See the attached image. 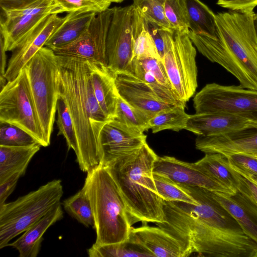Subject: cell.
Returning a JSON list of instances; mask_svg holds the SVG:
<instances>
[{
  "instance_id": "cell-1",
  "label": "cell",
  "mask_w": 257,
  "mask_h": 257,
  "mask_svg": "<svg viewBox=\"0 0 257 257\" xmlns=\"http://www.w3.org/2000/svg\"><path fill=\"white\" fill-rule=\"evenodd\" d=\"M181 185L198 203L163 200L164 221L156 223L157 226L181 241L191 254L211 257H257V244L213 197L212 191Z\"/></svg>"
},
{
  "instance_id": "cell-2",
  "label": "cell",
  "mask_w": 257,
  "mask_h": 257,
  "mask_svg": "<svg viewBox=\"0 0 257 257\" xmlns=\"http://www.w3.org/2000/svg\"><path fill=\"white\" fill-rule=\"evenodd\" d=\"M57 57L59 95L65 100L74 121L78 147L76 161L80 170L87 173L100 163V132L111 120L95 97L89 61Z\"/></svg>"
},
{
  "instance_id": "cell-3",
  "label": "cell",
  "mask_w": 257,
  "mask_h": 257,
  "mask_svg": "<svg viewBox=\"0 0 257 257\" xmlns=\"http://www.w3.org/2000/svg\"><path fill=\"white\" fill-rule=\"evenodd\" d=\"M253 10L215 14V38L188 35L198 51L233 75L242 88L257 91V34Z\"/></svg>"
},
{
  "instance_id": "cell-4",
  "label": "cell",
  "mask_w": 257,
  "mask_h": 257,
  "mask_svg": "<svg viewBox=\"0 0 257 257\" xmlns=\"http://www.w3.org/2000/svg\"><path fill=\"white\" fill-rule=\"evenodd\" d=\"M158 156L146 143L137 151L105 166L119 189L132 224L164 221L163 199L153 178Z\"/></svg>"
},
{
  "instance_id": "cell-5",
  "label": "cell",
  "mask_w": 257,
  "mask_h": 257,
  "mask_svg": "<svg viewBox=\"0 0 257 257\" xmlns=\"http://www.w3.org/2000/svg\"><path fill=\"white\" fill-rule=\"evenodd\" d=\"M82 188L93 211L95 243L103 245L126 240L133 224L123 198L107 167L99 164L89 170Z\"/></svg>"
},
{
  "instance_id": "cell-6",
  "label": "cell",
  "mask_w": 257,
  "mask_h": 257,
  "mask_svg": "<svg viewBox=\"0 0 257 257\" xmlns=\"http://www.w3.org/2000/svg\"><path fill=\"white\" fill-rule=\"evenodd\" d=\"M63 193L61 181L55 179L0 205V249L60 204Z\"/></svg>"
},
{
  "instance_id": "cell-7",
  "label": "cell",
  "mask_w": 257,
  "mask_h": 257,
  "mask_svg": "<svg viewBox=\"0 0 257 257\" xmlns=\"http://www.w3.org/2000/svg\"><path fill=\"white\" fill-rule=\"evenodd\" d=\"M25 67L38 116L49 146L59 96L57 55L51 49L44 46Z\"/></svg>"
},
{
  "instance_id": "cell-8",
  "label": "cell",
  "mask_w": 257,
  "mask_h": 257,
  "mask_svg": "<svg viewBox=\"0 0 257 257\" xmlns=\"http://www.w3.org/2000/svg\"><path fill=\"white\" fill-rule=\"evenodd\" d=\"M196 56V48L187 34L165 31L162 63L174 92L185 103L198 86Z\"/></svg>"
},
{
  "instance_id": "cell-9",
  "label": "cell",
  "mask_w": 257,
  "mask_h": 257,
  "mask_svg": "<svg viewBox=\"0 0 257 257\" xmlns=\"http://www.w3.org/2000/svg\"><path fill=\"white\" fill-rule=\"evenodd\" d=\"M0 122L17 126L31 135L42 147L49 146L36 109L25 67L1 90Z\"/></svg>"
},
{
  "instance_id": "cell-10",
  "label": "cell",
  "mask_w": 257,
  "mask_h": 257,
  "mask_svg": "<svg viewBox=\"0 0 257 257\" xmlns=\"http://www.w3.org/2000/svg\"><path fill=\"white\" fill-rule=\"evenodd\" d=\"M196 113H225L257 122V91L239 85H205L193 99Z\"/></svg>"
},
{
  "instance_id": "cell-11",
  "label": "cell",
  "mask_w": 257,
  "mask_h": 257,
  "mask_svg": "<svg viewBox=\"0 0 257 257\" xmlns=\"http://www.w3.org/2000/svg\"><path fill=\"white\" fill-rule=\"evenodd\" d=\"M114 8L97 14L83 34L72 43L52 50L58 56L107 65L106 41Z\"/></svg>"
},
{
  "instance_id": "cell-12",
  "label": "cell",
  "mask_w": 257,
  "mask_h": 257,
  "mask_svg": "<svg viewBox=\"0 0 257 257\" xmlns=\"http://www.w3.org/2000/svg\"><path fill=\"white\" fill-rule=\"evenodd\" d=\"M113 8L106 41L107 65L114 72H128L133 59V5Z\"/></svg>"
},
{
  "instance_id": "cell-13",
  "label": "cell",
  "mask_w": 257,
  "mask_h": 257,
  "mask_svg": "<svg viewBox=\"0 0 257 257\" xmlns=\"http://www.w3.org/2000/svg\"><path fill=\"white\" fill-rule=\"evenodd\" d=\"M52 0H38L23 8L1 11L0 36L6 51H13L44 19L51 15Z\"/></svg>"
},
{
  "instance_id": "cell-14",
  "label": "cell",
  "mask_w": 257,
  "mask_h": 257,
  "mask_svg": "<svg viewBox=\"0 0 257 257\" xmlns=\"http://www.w3.org/2000/svg\"><path fill=\"white\" fill-rule=\"evenodd\" d=\"M115 81L118 95L122 99L152 117L163 109L177 105H186L163 95L129 72H115Z\"/></svg>"
},
{
  "instance_id": "cell-15",
  "label": "cell",
  "mask_w": 257,
  "mask_h": 257,
  "mask_svg": "<svg viewBox=\"0 0 257 257\" xmlns=\"http://www.w3.org/2000/svg\"><path fill=\"white\" fill-rule=\"evenodd\" d=\"M65 17L51 14L44 19L13 51L5 75L8 81L15 79L27 63L64 22Z\"/></svg>"
},
{
  "instance_id": "cell-16",
  "label": "cell",
  "mask_w": 257,
  "mask_h": 257,
  "mask_svg": "<svg viewBox=\"0 0 257 257\" xmlns=\"http://www.w3.org/2000/svg\"><path fill=\"white\" fill-rule=\"evenodd\" d=\"M195 148L205 154L217 153L228 157L242 153L257 158V124L222 135L197 136Z\"/></svg>"
},
{
  "instance_id": "cell-17",
  "label": "cell",
  "mask_w": 257,
  "mask_h": 257,
  "mask_svg": "<svg viewBox=\"0 0 257 257\" xmlns=\"http://www.w3.org/2000/svg\"><path fill=\"white\" fill-rule=\"evenodd\" d=\"M153 172L164 175L180 185L229 195L236 193L203 173L193 163L183 162L174 157L158 156L154 163Z\"/></svg>"
},
{
  "instance_id": "cell-18",
  "label": "cell",
  "mask_w": 257,
  "mask_h": 257,
  "mask_svg": "<svg viewBox=\"0 0 257 257\" xmlns=\"http://www.w3.org/2000/svg\"><path fill=\"white\" fill-rule=\"evenodd\" d=\"M144 133L131 131L111 120L105 124L100 135L101 156L99 164L108 166L116 160L137 151L146 143Z\"/></svg>"
},
{
  "instance_id": "cell-19",
  "label": "cell",
  "mask_w": 257,
  "mask_h": 257,
  "mask_svg": "<svg viewBox=\"0 0 257 257\" xmlns=\"http://www.w3.org/2000/svg\"><path fill=\"white\" fill-rule=\"evenodd\" d=\"M128 237L157 257H187L191 254L179 240L159 227H132Z\"/></svg>"
},
{
  "instance_id": "cell-20",
  "label": "cell",
  "mask_w": 257,
  "mask_h": 257,
  "mask_svg": "<svg viewBox=\"0 0 257 257\" xmlns=\"http://www.w3.org/2000/svg\"><path fill=\"white\" fill-rule=\"evenodd\" d=\"M257 122L225 113L190 115L185 130L198 136H219L241 129Z\"/></svg>"
},
{
  "instance_id": "cell-21",
  "label": "cell",
  "mask_w": 257,
  "mask_h": 257,
  "mask_svg": "<svg viewBox=\"0 0 257 257\" xmlns=\"http://www.w3.org/2000/svg\"><path fill=\"white\" fill-rule=\"evenodd\" d=\"M95 97L107 117L112 120L116 113L119 97L115 84V72L107 65L89 61Z\"/></svg>"
},
{
  "instance_id": "cell-22",
  "label": "cell",
  "mask_w": 257,
  "mask_h": 257,
  "mask_svg": "<svg viewBox=\"0 0 257 257\" xmlns=\"http://www.w3.org/2000/svg\"><path fill=\"white\" fill-rule=\"evenodd\" d=\"M63 217L61 203L57 205L35 223L23 234L8 246L16 249L20 257H36L38 255L43 240V235L47 229Z\"/></svg>"
},
{
  "instance_id": "cell-23",
  "label": "cell",
  "mask_w": 257,
  "mask_h": 257,
  "mask_svg": "<svg viewBox=\"0 0 257 257\" xmlns=\"http://www.w3.org/2000/svg\"><path fill=\"white\" fill-rule=\"evenodd\" d=\"M212 194L257 244V205L239 191L233 195L216 192H212Z\"/></svg>"
},
{
  "instance_id": "cell-24",
  "label": "cell",
  "mask_w": 257,
  "mask_h": 257,
  "mask_svg": "<svg viewBox=\"0 0 257 257\" xmlns=\"http://www.w3.org/2000/svg\"><path fill=\"white\" fill-rule=\"evenodd\" d=\"M41 147L39 143L27 146H0V184L16 173L23 176Z\"/></svg>"
},
{
  "instance_id": "cell-25",
  "label": "cell",
  "mask_w": 257,
  "mask_h": 257,
  "mask_svg": "<svg viewBox=\"0 0 257 257\" xmlns=\"http://www.w3.org/2000/svg\"><path fill=\"white\" fill-rule=\"evenodd\" d=\"M96 14L79 12L68 13L64 22L51 35L45 46L53 50L72 43L86 30Z\"/></svg>"
},
{
  "instance_id": "cell-26",
  "label": "cell",
  "mask_w": 257,
  "mask_h": 257,
  "mask_svg": "<svg viewBox=\"0 0 257 257\" xmlns=\"http://www.w3.org/2000/svg\"><path fill=\"white\" fill-rule=\"evenodd\" d=\"M194 165L211 179L236 193L237 180L235 172L229 165L227 157L217 153H206Z\"/></svg>"
},
{
  "instance_id": "cell-27",
  "label": "cell",
  "mask_w": 257,
  "mask_h": 257,
  "mask_svg": "<svg viewBox=\"0 0 257 257\" xmlns=\"http://www.w3.org/2000/svg\"><path fill=\"white\" fill-rule=\"evenodd\" d=\"M132 5L133 59L151 58L161 60L155 43L146 27L144 18L139 11Z\"/></svg>"
},
{
  "instance_id": "cell-28",
  "label": "cell",
  "mask_w": 257,
  "mask_h": 257,
  "mask_svg": "<svg viewBox=\"0 0 257 257\" xmlns=\"http://www.w3.org/2000/svg\"><path fill=\"white\" fill-rule=\"evenodd\" d=\"M189 30L215 38V14L200 0H186Z\"/></svg>"
},
{
  "instance_id": "cell-29",
  "label": "cell",
  "mask_w": 257,
  "mask_h": 257,
  "mask_svg": "<svg viewBox=\"0 0 257 257\" xmlns=\"http://www.w3.org/2000/svg\"><path fill=\"white\" fill-rule=\"evenodd\" d=\"M152 118L145 112L127 103L119 96L115 115L111 121L131 131L144 133L149 129V122Z\"/></svg>"
},
{
  "instance_id": "cell-30",
  "label": "cell",
  "mask_w": 257,
  "mask_h": 257,
  "mask_svg": "<svg viewBox=\"0 0 257 257\" xmlns=\"http://www.w3.org/2000/svg\"><path fill=\"white\" fill-rule=\"evenodd\" d=\"M89 257L154 256L149 250L129 237L125 240L111 244L93 243L87 249Z\"/></svg>"
},
{
  "instance_id": "cell-31",
  "label": "cell",
  "mask_w": 257,
  "mask_h": 257,
  "mask_svg": "<svg viewBox=\"0 0 257 257\" xmlns=\"http://www.w3.org/2000/svg\"><path fill=\"white\" fill-rule=\"evenodd\" d=\"M185 106L177 105L157 112L149 121V129L154 134L166 130L179 132L185 129L190 116L185 111Z\"/></svg>"
},
{
  "instance_id": "cell-32",
  "label": "cell",
  "mask_w": 257,
  "mask_h": 257,
  "mask_svg": "<svg viewBox=\"0 0 257 257\" xmlns=\"http://www.w3.org/2000/svg\"><path fill=\"white\" fill-rule=\"evenodd\" d=\"M64 210L84 226L94 227V219L90 201L82 188L63 202Z\"/></svg>"
},
{
  "instance_id": "cell-33",
  "label": "cell",
  "mask_w": 257,
  "mask_h": 257,
  "mask_svg": "<svg viewBox=\"0 0 257 257\" xmlns=\"http://www.w3.org/2000/svg\"><path fill=\"white\" fill-rule=\"evenodd\" d=\"M153 178L157 192L163 200L192 204L198 203L185 188L168 177L153 172Z\"/></svg>"
},
{
  "instance_id": "cell-34",
  "label": "cell",
  "mask_w": 257,
  "mask_h": 257,
  "mask_svg": "<svg viewBox=\"0 0 257 257\" xmlns=\"http://www.w3.org/2000/svg\"><path fill=\"white\" fill-rule=\"evenodd\" d=\"M111 3L107 0H52L50 14L63 13H101L109 8Z\"/></svg>"
},
{
  "instance_id": "cell-35",
  "label": "cell",
  "mask_w": 257,
  "mask_h": 257,
  "mask_svg": "<svg viewBox=\"0 0 257 257\" xmlns=\"http://www.w3.org/2000/svg\"><path fill=\"white\" fill-rule=\"evenodd\" d=\"M133 5L140 12L145 21L154 23L172 33L174 30L167 19L164 6L166 0H133Z\"/></svg>"
},
{
  "instance_id": "cell-36",
  "label": "cell",
  "mask_w": 257,
  "mask_h": 257,
  "mask_svg": "<svg viewBox=\"0 0 257 257\" xmlns=\"http://www.w3.org/2000/svg\"><path fill=\"white\" fill-rule=\"evenodd\" d=\"M57 124L59 128L58 135L64 137L68 150H73L76 156L78 147L74 121L65 100L60 95L57 100Z\"/></svg>"
},
{
  "instance_id": "cell-37",
  "label": "cell",
  "mask_w": 257,
  "mask_h": 257,
  "mask_svg": "<svg viewBox=\"0 0 257 257\" xmlns=\"http://www.w3.org/2000/svg\"><path fill=\"white\" fill-rule=\"evenodd\" d=\"M165 14L175 31L188 34L189 19L186 0H166Z\"/></svg>"
},
{
  "instance_id": "cell-38",
  "label": "cell",
  "mask_w": 257,
  "mask_h": 257,
  "mask_svg": "<svg viewBox=\"0 0 257 257\" xmlns=\"http://www.w3.org/2000/svg\"><path fill=\"white\" fill-rule=\"evenodd\" d=\"M0 146H27L37 141L20 127L7 122H0Z\"/></svg>"
},
{
  "instance_id": "cell-39",
  "label": "cell",
  "mask_w": 257,
  "mask_h": 257,
  "mask_svg": "<svg viewBox=\"0 0 257 257\" xmlns=\"http://www.w3.org/2000/svg\"><path fill=\"white\" fill-rule=\"evenodd\" d=\"M229 166L235 171L245 172L257 175V158L237 153L227 157Z\"/></svg>"
},
{
  "instance_id": "cell-40",
  "label": "cell",
  "mask_w": 257,
  "mask_h": 257,
  "mask_svg": "<svg viewBox=\"0 0 257 257\" xmlns=\"http://www.w3.org/2000/svg\"><path fill=\"white\" fill-rule=\"evenodd\" d=\"M136 60L145 70L153 74L160 84L173 91L161 60L151 58Z\"/></svg>"
},
{
  "instance_id": "cell-41",
  "label": "cell",
  "mask_w": 257,
  "mask_h": 257,
  "mask_svg": "<svg viewBox=\"0 0 257 257\" xmlns=\"http://www.w3.org/2000/svg\"><path fill=\"white\" fill-rule=\"evenodd\" d=\"M235 172L237 180V191L257 205V186L236 171Z\"/></svg>"
},
{
  "instance_id": "cell-42",
  "label": "cell",
  "mask_w": 257,
  "mask_h": 257,
  "mask_svg": "<svg viewBox=\"0 0 257 257\" xmlns=\"http://www.w3.org/2000/svg\"><path fill=\"white\" fill-rule=\"evenodd\" d=\"M217 5L231 11L253 10L257 0H218Z\"/></svg>"
},
{
  "instance_id": "cell-43",
  "label": "cell",
  "mask_w": 257,
  "mask_h": 257,
  "mask_svg": "<svg viewBox=\"0 0 257 257\" xmlns=\"http://www.w3.org/2000/svg\"><path fill=\"white\" fill-rule=\"evenodd\" d=\"M145 25L162 59L164 51V32L165 31L158 25L146 21Z\"/></svg>"
},
{
  "instance_id": "cell-44",
  "label": "cell",
  "mask_w": 257,
  "mask_h": 257,
  "mask_svg": "<svg viewBox=\"0 0 257 257\" xmlns=\"http://www.w3.org/2000/svg\"><path fill=\"white\" fill-rule=\"evenodd\" d=\"M21 173H16L0 184V205L6 203L8 197L14 190L18 180L22 176Z\"/></svg>"
},
{
  "instance_id": "cell-45",
  "label": "cell",
  "mask_w": 257,
  "mask_h": 257,
  "mask_svg": "<svg viewBox=\"0 0 257 257\" xmlns=\"http://www.w3.org/2000/svg\"><path fill=\"white\" fill-rule=\"evenodd\" d=\"M38 0H0L2 11L19 9L26 7Z\"/></svg>"
},
{
  "instance_id": "cell-46",
  "label": "cell",
  "mask_w": 257,
  "mask_h": 257,
  "mask_svg": "<svg viewBox=\"0 0 257 257\" xmlns=\"http://www.w3.org/2000/svg\"><path fill=\"white\" fill-rule=\"evenodd\" d=\"M1 61H0V77H5L7 66L6 51L5 48L3 39L0 36Z\"/></svg>"
},
{
  "instance_id": "cell-47",
  "label": "cell",
  "mask_w": 257,
  "mask_h": 257,
  "mask_svg": "<svg viewBox=\"0 0 257 257\" xmlns=\"http://www.w3.org/2000/svg\"><path fill=\"white\" fill-rule=\"evenodd\" d=\"M238 173L242 175V176L244 177L254 184H255L257 186V175L255 174H253L251 173L245 172H242V171H235Z\"/></svg>"
},
{
  "instance_id": "cell-48",
  "label": "cell",
  "mask_w": 257,
  "mask_h": 257,
  "mask_svg": "<svg viewBox=\"0 0 257 257\" xmlns=\"http://www.w3.org/2000/svg\"><path fill=\"white\" fill-rule=\"evenodd\" d=\"M254 27H255V30H256V34H257V13L254 14Z\"/></svg>"
},
{
  "instance_id": "cell-49",
  "label": "cell",
  "mask_w": 257,
  "mask_h": 257,
  "mask_svg": "<svg viewBox=\"0 0 257 257\" xmlns=\"http://www.w3.org/2000/svg\"><path fill=\"white\" fill-rule=\"evenodd\" d=\"M108 2H109L110 3H120L122 1H123L124 0H107Z\"/></svg>"
}]
</instances>
